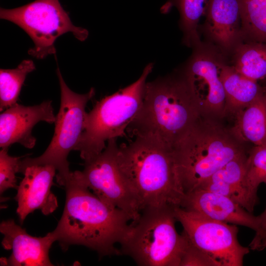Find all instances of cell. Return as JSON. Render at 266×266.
Wrapping results in <instances>:
<instances>
[{"instance_id":"cell-1","label":"cell","mask_w":266,"mask_h":266,"mask_svg":"<svg viewBox=\"0 0 266 266\" xmlns=\"http://www.w3.org/2000/svg\"><path fill=\"white\" fill-rule=\"evenodd\" d=\"M66 201L62 215L52 231L66 251L72 245L85 246L100 257L119 255V244L129 229L130 218L98 197L73 172L64 186Z\"/></svg>"},{"instance_id":"cell-2","label":"cell","mask_w":266,"mask_h":266,"mask_svg":"<svg viewBox=\"0 0 266 266\" xmlns=\"http://www.w3.org/2000/svg\"><path fill=\"white\" fill-rule=\"evenodd\" d=\"M117 158L142 211L181 205L185 194L172 150L154 138L135 136L129 143L118 146Z\"/></svg>"},{"instance_id":"cell-3","label":"cell","mask_w":266,"mask_h":266,"mask_svg":"<svg viewBox=\"0 0 266 266\" xmlns=\"http://www.w3.org/2000/svg\"><path fill=\"white\" fill-rule=\"evenodd\" d=\"M201 116L182 72L147 82L141 107L128 129L154 138L172 150Z\"/></svg>"},{"instance_id":"cell-4","label":"cell","mask_w":266,"mask_h":266,"mask_svg":"<svg viewBox=\"0 0 266 266\" xmlns=\"http://www.w3.org/2000/svg\"><path fill=\"white\" fill-rule=\"evenodd\" d=\"M172 152L185 194L199 188L226 164L245 153L230 130L217 119L202 115Z\"/></svg>"},{"instance_id":"cell-5","label":"cell","mask_w":266,"mask_h":266,"mask_svg":"<svg viewBox=\"0 0 266 266\" xmlns=\"http://www.w3.org/2000/svg\"><path fill=\"white\" fill-rule=\"evenodd\" d=\"M174 207L144 209L120 242L119 255L140 266H180L188 240L176 231Z\"/></svg>"},{"instance_id":"cell-6","label":"cell","mask_w":266,"mask_h":266,"mask_svg":"<svg viewBox=\"0 0 266 266\" xmlns=\"http://www.w3.org/2000/svg\"><path fill=\"white\" fill-rule=\"evenodd\" d=\"M153 66L148 64L137 80L97 101L87 112L84 131L75 149L84 162L100 153L109 140L125 134L141 107L146 80Z\"/></svg>"},{"instance_id":"cell-7","label":"cell","mask_w":266,"mask_h":266,"mask_svg":"<svg viewBox=\"0 0 266 266\" xmlns=\"http://www.w3.org/2000/svg\"><path fill=\"white\" fill-rule=\"evenodd\" d=\"M61 90V103L59 112L56 116L55 130L52 139L44 152L36 158H25L21 160L19 172L31 166L49 165L57 170L56 180L58 184L64 185L71 174L68 155L75 150L84 131L87 112L85 108L88 102L95 95L94 88L84 94L76 93L71 90L65 82L58 67Z\"/></svg>"},{"instance_id":"cell-8","label":"cell","mask_w":266,"mask_h":266,"mask_svg":"<svg viewBox=\"0 0 266 266\" xmlns=\"http://www.w3.org/2000/svg\"><path fill=\"white\" fill-rule=\"evenodd\" d=\"M0 17L15 24L29 35L34 47L28 53L37 59L55 54L54 43L63 34L71 32L80 41L88 35L86 29L72 23L59 0H35L13 9L0 8Z\"/></svg>"},{"instance_id":"cell-9","label":"cell","mask_w":266,"mask_h":266,"mask_svg":"<svg viewBox=\"0 0 266 266\" xmlns=\"http://www.w3.org/2000/svg\"><path fill=\"white\" fill-rule=\"evenodd\" d=\"M116 139L109 140L100 153L84 162L82 171L76 170L73 173L100 200L123 211L132 222L135 221L142 208L137 196L119 166Z\"/></svg>"},{"instance_id":"cell-10","label":"cell","mask_w":266,"mask_h":266,"mask_svg":"<svg viewBox=\"0 0 266 266\" xmlns=\"http://www.w3.org/2000/svg\"><path fill=\"white\" fill-rule=\"evenodd\" d=\"M174 212L189 241L211 259L216 266H243L250 248L239 243L236 225L180 206L174 207Z\"/></svg>"},{"instance_id":"cell-11","label":"cell","mask_w":266,"mask_h":266,"mask_svg":"<svg viewBox=\"0 0 266 266\" xmlns=\"http://www.w3.org/2000/svg\"><path fill=\"white\" fill-rule=\"evenodd\" d=\"M192 48L182 72L200 114L217 120L224 117L226 97L221 75L228 58L208 41Z\"/></svg>"},{"instance_id":"cell-12","label":"cell","mask_w":266,"mask_h":266,"mask_svg":"<svg viewBox=\"0 0 266 266\" xmlns=\"http://www.w3.org/2000/svg\"><path fill=\"white\" fill-rule=\"evenodd\" d=\"M180 206L216 220L249 228L255 232L250 248L261 251L266 248V233L261 227L259 216L226 196L198 189L186 194Z\"/></svg>"},{"instance_id":"cell-13","label":"cell","mask_w":266,"mask_h":266,"mask_svg":"<svg viewBox=\"0 0 266 266\" xmlns=\"http://www.w3.org/2000/svg\"><path fill=\"white\" fill-rule=\"evenodd\" d=\"M0 232L4 236L1 241L2 247L12 250L8 258L1 259V265L54 266L49 255L52 244L56 241L52 232L43 237L33 236L13 219L2 221Z\"/></svg>"},{"instance_id":"cell-14","label":"cell","mask_w":266,"mask_h":266,"mask_svg":"<svg viewBox=\"0 0 266 266\" xmlns=\"http://www.w3.org/2000/svg\"><path fill=\"white\" fill-rule=\"evenodd\" d=\"M56 171L51 165H33L26 167L22 172L24 176L14 198L18 204L16 212L21 224L35 210L47 215L57 208V198L51 191Z\"/></svg>"},{"instance_id":"cell-15","label":"cell","mask_w":266,"mask_h":266,"mask_svg":"<svg viewBox=\"0 0 266 266\" xmlns=\"http://www.w3.org/2000/svg\"><path fill=\"white\" fill-rule=\"evenodd\" d=\"M55 120L51 100L33 106H25L17 102L0 115V147L8 148L12 144L19 143L32 149L36 142L32 134L33 127L40 121L52 124Z\"/></svg>"},{"instance_id":"cell-16","label":"cell","mask_w":266,"mask_h":266,"mask_svg":"<svg viewBox=\"0 0 266 266\" xmlns=\"http://www.w3.org/2000/svg\"><path fill=\"white\" fill-rule=\"evenodd\" d=\"M204 31L227 58L242 40L240 0H208Z\"/></svg>"},{"instance_id":"cell-17","label":"cell","mask_w":266,"mask_h":266,"mask_svg":"<svg viewBox=\"0 0 266 266\" xmlns=\"http://www.w3.org/2000/svg\"><path fill=\"white\" fill-rule=\"evenodd\" d=\"M221 79L226 97L225 116L235 115L263 92V86L242 75L228 63L223 66Z\"/></svg>"},{"instance_id":"cell-18","label":"cell","mask_w":266,"mask_h":266,"mask_svg":"<svg viewBox=\"0 0 266 266\" xmlns=\"http://www.w3.org/2000/svg\"><path fill=\"white\" fill-rule=\"evenodd\" d=\"M234 117V124L230 131L238 141L251 142L255 146L266 144V94L264 89L256 100L238 111Z\"/></svg>"},{"instance_id":"cell-19","label":"cell","mask_w":266,"mask_h":266,"mask_svg":"<svg viewBox=\"0 0 266 266\" xmlns=\"http://www.w3.org/2000/svg\"><path fill=\"white\" fill-rule=\"evenodd\" d=\"M247 157L244 153L235 158L207 180L217 183L218 194L231 199L252 213L254 207L249 200L244 182Z\"/></svg>"},{"instance_id":"cell-20","label":"cell","mask_w":266,"mask_h":266,"mask_svg":"<svg viewBox=\"0 0 266 266\" xmlns=\"http://www.w3.org/2000/svg\"><path fill=\"white\" fill-rule=\"evenodd\" d=\"M229 57L230 65L242 75L258 82L266 80V43L242 39Z\"/></svg>"},{"instance_id":"cell-21","label":"cell","mask_w":266,"mask_h":266,"mask_svg":"<svg viewBox=\"0 0 266 266\" xmlns=\"http://www.w3.org/2000/svg\"><path fill=\"white\" fill-rule=\"evenodd\" d=\"M208 0H168L161 8L163 13L167 12L172 7L178 9L179 27L182 31L183 42L193 47L201 41L199 31L200 18L205 15Z\"/></svg>"},{"instance_id":"cell-22","label":"cell","mask_w":266,"mask_h":266,"mask_svg":"<svg viewBox=\"0 0 266 266\" xmlns=\"http://www.w3.org/2000/svg\"><path fill=\"white\" fill-rule=\"evenodd\" d=\"M242 39L266 43V0H240Z\"/></svg>"},{"instance_id":"cell-23","label":"cell","mask_w":266,"mask_h":266,"mask_svg":"<svg viewBox=\"0 0 266 266\" xmlns=\"http://www.w3.org/2000/svg\"><path fill=\"white\" fill-rule=\"evenodd\" d=\"M35 68L34 64L32 60H25L14 69H0V111L17 103L27 75Z\"/></svg>"},{"instance_id":"cell-24","label":"cell","mask_w":266,"mask_h":266,"mask_svg":"<svg viewBox=\"0 0 266 266\" xmlns=\"http://www.w3.org/2000/svg\"><path fill=\"white\" fill-rule=\"evenodd\" d=\"M244 182L249 200L254 207L259 202V185L266 184V144L254 146L250 151L245 164Z\"/></svg>"},{"instance_id":"cell-25","label":"cell","mask_w":266,"mask_h":266,"mask_svg":"<svg viewBox=\"0 0 266 266\" xmlns=\"http://www.w3.org/2000/svg\"><path fill=\"white\" fill-rule=\"evenodd\" d=\"M8 148L0 151V194L10 188L17 189L16 173L19 172L20 157L8 155Z\"/></svg>"},{"instance_id":"cell-26","label":"cell","mask_w":266,"mask_h":266,"mask_svg":"<svg viewBox=\"0 0 266 266\" xmlns=\"http://www.w3.org/2000/svg\"><path fill=\"white\" fill-rule=\"evenodd\" d=\"M180 266H216V265L211 259L193 245L188 240V244L181 258Z\"/></svg>"},{"instance_id":"cell-27","label":"cell","mask_w":266,"mask_h":266,"mask_svg":"<svg viewBox=\"0 0 266 266\" xmlns=\"http://www.w3.org/2000/svg\"><path fill=\"white\" fill-rule=\"evenodd\" d=\"M259 217L260 221V225L263 231L266 233V207L264 211L260 215Z\"/></svg>"},{"instance_id":"cell-28","label":"cell","mask_w":266,"mask_h":266,"mask_svg":"<svg viewBox=\"0 0 266 266\" xmlns=\"http://www.w3.org/2000/svg\"><path fill=\"white\" fill-rule=\"evenodd\" d=\"M265 92L266 94V84L265 85L263 86Z\"/></svg>"}]
</instances>
